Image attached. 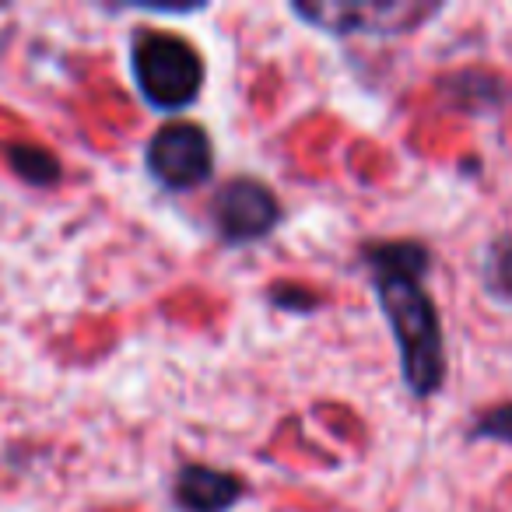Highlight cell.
Listing matches in <instances>:
<instances>
[{
    "instance_id": "cell-5",
    "label": "cell",
    "mask_w": 512,
    "mask_h": 512,
    "mask_svg": "<svg viewBox=\"0 0 512 512\" xmlns=\"http://www.w3.org/2000/svg\"><path fill=\"white\" fill-rule=\"evenodd\" d=\"M281 218H285L281 200L274 197L271 186L253 176L228 179L211 200V221L228 246H249V242L267 239L281 225Z\"/></svg>"
},
{
    "instance_id": "cell-10",
    "label": "cell",
    "mask_w": 512,
    "mask_h": 512,
    "mask_svg": "<svg viewBox=\"0 0 512 512\" xmlns=\"http://www.w3.org/2000/svg\"><path fill=\"white\" fill-rule=\"evenodd\" d=\"M470 439L512 446V400L509 404H495L484 414H477L474 425H470Z\"/></svg>"
},
{
    "instance_id": "cell-8",
    "label": "cell",
    "mask_w": 512,
    "mask_h": 512,
    "mask_svg": "<svg viewBox=\"0 0 512 512\" xmlns=\"http://www.w3.org/2000/svg\"><path fill=\"white\" fill-rule=\"evenodd\" d=\"M8 162H11V169H15L18 176H22L25 183H32V186H50V183H57V179H60L57 155H53L50 148H43V144H36V141L8 144Z\"/></svg>"
},
{
    "instance_id": "cell-7",
    "label": "cell",
    "mask_w": 512,
    "mask_h": 512,
    "mask_svg": "<svg viewBox=\"0 0 512 512\" xmlns=\"http://www.w3.org/2000/svg\"><path fill=\"white\" fill-rule=\"evenodd\" d=\"M439 95L446 99L449 109H460V113H495L512 99L509 85L498 74L481 71V67H467V71L442 78Z\"/></svg>"
},
{
    "instance_id": "cell-1",
    "label": "cell",
    "mask_w": 512,
    "mask_h": 512,
    "mask_svg": "<svg viewBox=\"0 0 512 512\" xmlns=\"http://www.w3.org/2000/svg\"><path fill=\"white\" fill-rule=\"evenodd\" d=\"M362 264L390 323L407 390L418 400L435 397L446 383V334L425 288L432 253L418 239H379L362 246Z\"/></svg>"
},
{
    "instance_id": "cell-11",
    "label": "cell",
    "mask_w": 512,
    "mask_h": 512,
    "mask_svg": "<svg viewBox=\"0 0 512 512\" xmlns=\"http://www.w3.org/2000/svg\"><path fill=\"white\" fill-rule=\"evenodd\" d=\"M271 299L278 302V306H288V302H295V306H309V292L306 288H288V285H281V288H274L271 292Z\"/></svg>"
},
{
    "instance_id": "cell-9",
    "label": "cell",
    "mask_w": 512,
    "mask_h": 512,
    "mask_svg": "<svg viewBox=\"0 0 512 512\" xmlns=\"http://www.w3.org/2000/svg\"><path fill=\"white\" fill-rule=\"evenodd\" d=\"M484 288L495 302L512 306V232L491 239L484 249Z\"/></svg>"
},
{
    "instance_id": "cell-4",
    "label": "cell",
    "mask_w": 512,
    "mask_h": 512,
    "mask_svg": "<svg viewBox=\"0 0 512 512\" xmlns=\"http://www.w3.org/2000/svg\"><path fill=\"white\" fill-rule=\"evenodd\" d=\"M144 165L148 176L165 190H193V186L207 183L214 172V148L211 137L200 123L190 120H172L144 148Z\"/></svg>"
},
{
    "instance_id": "cell-6",
    "label": "cell",
    "mask_w": 512,
    "mask_h": 512,
    "mask_svg": "<svg viewBox=\"0 0 512 512\" xmlns=\"http://www.w3.org/2000/svg\"><path fill=\"white\" fill-rule=\"evenodd\" d=\"M246 495V484L235 474L207 463H186L172 481V502L179 512H232Z\"/></svg>"
},
{
    "instance_id": "cell-3",
    "label": "cell",
    "mask_w": 512,
    "mask_h": 512,
    "mask_svg": "<svg viewBox=\"0 0 512 512\" xmlns=\"http://www.w3.org/2000/svg\"><path fill=\"white\" fill-rule=\"evenodd\" d=\"M439 4L411 0H323V4H292V15L334 36H407L439 15Z\"/></svg>"
},
{
    "instance_id": "cell-2",
    "label": "cell",
    "mask_w": 512,
    "mask_h": 512,
    "mask_svg": "<svg viewBox=\"0 0 512 512\" xmlns=\"http://www.w3.org/2000/svg\"><path fill=\"white\" fill-rule=\"evenodd\" d=\"M130 74L148 106L162 113H179L200 99L204 57L176 32L144 25L130 39Z\"/></svg>"
}]
</instances>
